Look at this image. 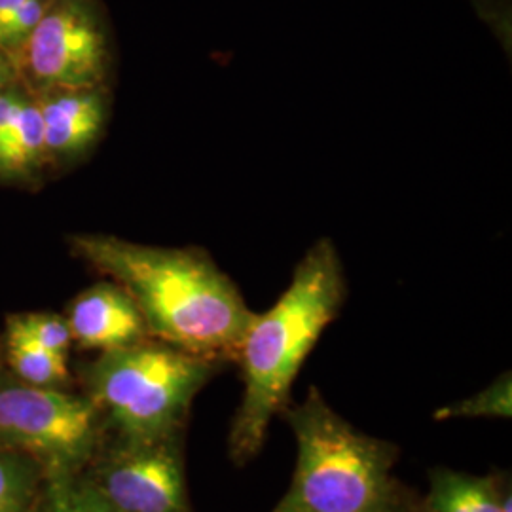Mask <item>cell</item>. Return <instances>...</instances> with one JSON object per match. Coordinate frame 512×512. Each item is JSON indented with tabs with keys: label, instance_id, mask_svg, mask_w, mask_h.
<instances>
[{
	"label": "cell",
	"instance_id": "6da1fadb",
	"mask_svg": "<svg viewBox=\"0 0 512 512\" xmlns=\"http://www.w3.org/2000/svg\"><path fill=\"white\" fill-rule=\"evenodd\" d=\"M69 243L74 255L131 296L148 338L211 361H238L255 311L205 251L103 234H78Z\"/></svg>",
	"mask_w": 512,
	"mask_h": 512
},
{
	"label": "cell",
	"instance_id": "7a4b0ae2",
	"mask_svg": "<svg viewBox=\"0 0 512 512\" xmlns=\"http://www.w3.org/2000/svg\"><path fill=\"white\" fill-rule=\"evenodd\" d=\"M344 298L338 251L330 239H319L294 268L291 285L274 308L255 313L238 353L243 397L228 435L234 463L245 465L262 450L270 423L289 404L300 366L338 317Z\"/></svg>",
	"mask_w": 512,
	"mask_h": 512
},
{
	"label": "cell",
	"instance_id": "3957f363",
	"mask_svg": "<svg viewBox=\"0 0 512 512\" xmlns=\"http://www.w3.org/2000/svg\"><path fill=\"white\" fill-rule=\"evenodd\" d=\"M285 416L298 458L291 488L270 512L406 511L393 476L397 446L359 431L315 387Z\"/></svg>",
	"mask_w": 512,
	"mask_h": 512
},
{
	"label": "cell",
	"instance_id": "277c9868",
	"mask_svg": "<svg viewBox=\"0 0 512 512\" xmlns=\"http://www.w3.org/2000/svg\"><path fill=\"white\" fill-rule=\"evenodd\" d=\"M217 370L219 361L148 338L101 353L84 380L120 442H148L183 435L192 401Z\"/></svg>",
	"mask_w": 512,
	"mask_h": 512
},
{
	"label": "cell",
	"instance_id": "5b68a950",
	"mask_svg": "<svg viewBox=\"0 0 512 512\" xmlns=\"http://www.w3.org/2000/svg\"><path fill=\"white\" fill-rule=\"evenodd\" d=\"M101 431L103 416L88 395L0 374V448L35 459L44 473H82Z\"/></svg>",
	"mask_w": 512,
	"mask_h": 512
},
{
	"label": "cell",
	"instance_id": "8992f818",
	"mask_svg": "<svg viewBox=\"0 0 512 512\" xmlns=\"http://www.w3.org/2000/svg\"><path fill=\"white\" fill-rule=\"evenodd\" d=\"M29 93L103 88L109 40L92 0H52L14 63Z\"/></svg>",
	"mask_w": 512,
	"mask_h": 512
},
{
	"label": "cell",
	"instance_id": "52a82bcc",
	"mask_svg": "<svg viewBox=\"0 0 512 512\" xmlns=\"http://www.w3.org/2000/svg\"><path fill=\"white\" fill-rule=\"evenodd\" d=\"M84 476L118 512H192L181 435L118 440Z\"/></svg>",
	"mask_w": 512,
	"mask_h": 512
},
{
	"label": "cell",
	"instance_id": "ba28073f",
	"mask_svg": "<svg viewBox=\"0 0 512 512\" xmlns=\"http://www.w3.org/2000/svg\"><path fill=\"white\" fill-rule=\"evenodd\" d=\"M73 344L93 351L129 348L148 340L137 304L114 281L97 283L74 298L67 310Z\"/></svg>",
	"mask_w": 512,
	"mask_h": 512
},
{
	"label": "cell",
	"instance_id": "9c48e42d",
	"mask_svg": "<svg viewBox=\"0 0 512 512\" xmlns=\"http://www.w3.org/2000/svg\"><path fill=\"white\" fill-rule=\"evenodd\" d=\"M48 158L65 162L95 147L107 124L105 88L37 93Z\"/></svg>",
	"mask_w": 512,
	"mask_h": 512
},
{
	"label": "cell",
	"instance_id": "30bf717a",
	"mask_svg": "<svg viewBox=\"0 0 512 512\" xmlns=\"http://www.w3.org/2000/svg\"><path fill=\"white\" fill-rule=\"evenodd\" d=\"M48 160L37 99L16 82L0 97V183L29 181Z\"/></svg>",
	"mask_w": 512,
	"mask_h": 512
},
{
	"label": "cell",
	"instance_id": "8fae6325",
	"mask_svg": "<svg viewBox=\"0 0 512 512\" xmlns=\"http://www.w3.org/2000/svg\"><path fill=\"white\" fill-rule=\"evenodd\" d=\"M423 505L431 512H511V495L492 476L435 469Z\"/></svg>",
	"mask_w": 512,
	"mask_h": 512
},
{
	"label": "cell",
	"instance_id": "7c38bea8",
	"mask_svg": "<svg viewBox=\"0 0 512 512\" xmlns=\"http://www.w3.org/2000/svg\"><path fill=\"white\" fill-rule=\"evenodd\" d=\"M6 363L19 382L38 387H61L69 382L67 355L42 348L37 342L6 330Z\"/></svg>",
	"mask_w": 512,
	"mask_h": 512
},
{
	"label": "cell",
	"instance_id": "4fadbf2b",
	"mask_svg": "<svg viewBox=\"0 0 512 512\" xmlns=\"http://www.w3.org/2000/svg\"><path fill=\"white\" fill-rule=\"evenodd\" d=\"M29 512H118L82 473H44Z\"/></svg>",
	"mask_w": 512,
	"mask_h": 512
},
{
	"label": "cell",
	"instance_id": "5bb4252c",
	"mask_svg": "<svg viewBox=\"0 0 512 512\" xmlns=\"http://www.w3.org/2000/svg\"><path fill=\"white\" fill-rule=\"evenodd\" d=\"M44 480L42 465L25 454L0 448V512H29Z\"/></svg>",
	"mask_w": 512,
	"mask_h": 512
},
{
	"label": "cell",
	"instance_id": "9a60e30c",
	"mask_svg": "<svg viewBox=\"0 0 512 512\" xmlns=\"http://www.w3.org/2000/svg\"><path fill=\"white\" fill-rule=\"evenodd\" d=\"M511 374H501L494 384L458 403L440 406L433 414L437 421L473 420V418H511Z\"/></svg>",
	"mask_w": 512,
	"mask_h": 512
},
{
	"label": "cell",
	"instance_id": "2e32d148",
	"mask_svg": "<svg viewBox=\"0 0 512 512\" xmlns=\"http://www.w3.org/2000/svg\"><path fill=\"white\" fill-rule=\"evenodd\" d=\"M6 330L18 332L21 336L37 342L42 348L52 349L63 355H69V349L73 346V336L67 319L57 313L37 311L10 315L6 321Z\"/></svg>",
	"mask_w": 512,
	"mask_h": 512
},
{
	"label": "cell",
	"instance_id": "e0dca14e",
	"mask_svg": "<svg viewBox=\"0 0 512 512\" xmlns=\"http://www.w3.org/2000/svg\"><path fill=\"white\" fill-rule=\"evenodd\" d=\"M50 4L52 0H25L10 18L4 19L0 23V54L16 63Z\"/></svg>",
	"mask_w": 512,
	"mask_h": 512
},
{
	"label": "cell",
	"instance_id": "ac0fdd59",
	"mask_svg": "<svg viewBox=\"0 0 512 512\" xmlns=\"http://www.w3.org/2000/svg\"><path fill=\"white\" fill-rule=\"evenodd\" d=\"M16 82H19V76L14 63L6 55L0 54V97L8 88H12Z\"/></svg>",
	"mask_w": 512,
	"mask_h": 512
},
{
	"label": "cell",
	"instance_id": "d6986e66",
	"mask_svg": "<svg viewBox=\"0 0 512 512\" xmlns=\"http://www.w3.org/2000/svg\"><path fill=\"white\" fill-rule=\"evenodd\" d=\"M23 2L25 0H0V23L6 18H10Z\"/></svg>",
	"mask_w": 512,
	"mask_h": 512
},
{
	"label": "cell",
	"instance_id": "ffe728a7",
	"mask_svg": "<svg viewBox=\"0 0 512 512\" xmlns=\"http://www.w3.org/2000/svg\"><path fill=\"white\" fill-rule=\"evenodd\" d=\"M418 512H431L425 505H421L420 509H418Z\"/></svg>",
	"mask_w": 512,
	"mask_h": 512
}]
</instances>
